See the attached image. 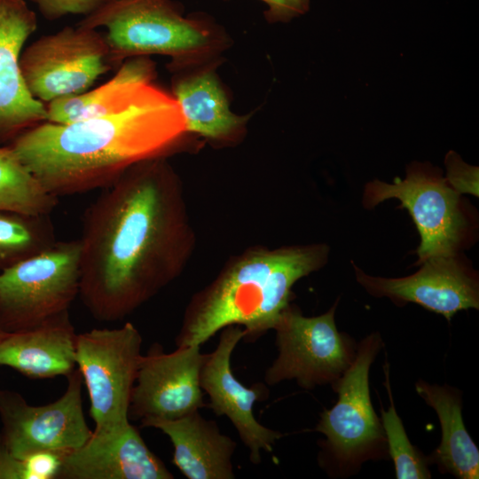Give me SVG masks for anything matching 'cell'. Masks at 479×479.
I'll return each instance as SVG.
<instances>
[{"instance_id": "1", "label": "cell", "mask_w": 479, "mask_h": 479, "mask_svg": "<svg viewBox=\"0 0 479 479\" xmlns=\"http://www.w3.org/2000/svg\"><path fill=\"white\" fill-rule=\"evenodd\" d=\"M79 297L120 321L178 278L196 247L183 183L167 157L139 161L84 210Z\"/></svg>"}, {"instance_id": "2", "label": "cell", "mask_w": 479, "mask_h": 479, "mask_svg": "<svg viewBox=\"0 0 479 479\" xmlns=\"http://www.w3.org/2000/svg\"><path fill=\"white\" fill-rule=\"evenodd\" d=\"M189 137L178 103L153 81L112 112L67 124L45 121L8 145L59 198L102 189L139 161L167 157Z\"/></svg>"}, {"instance_id": "3", "label": "cell", "mask_w": 479, "mask_h": 479, "mask_svg": "<svg viewBox=\"0 0 479 479\" xmlns=\"http://www.w3.org/2000/svg\"><path fill=\"white\" fill-rule=\"evenodd\" d=\"M325 244L251 247L232 256L216 277L195 293L183 316L176 345H201L229 326H243L255 342L273 329L302 278L327 262Z\"/></svg>"}, {"instance_id": "4", "label": "cell", "mask_w": 479, "mask_h": 479, "mask_svg": "<svg viewBox=\"0 0 479 479\" xmlns=\"http://www.w3.org/2000/svg\"><path fill=\"white\" fill-rule=\"evenodd\" d=\"M77 25L106 29L114 67L130 58L162 55L173 73L219 61L231 45L222 27L204 15L185 16L172 0H107Z\"/></svg>"}, {"instance_id": "5", "label": "cell", "mask_w": 479, "mask_h": 479, "mask_svg": "<svg viewBox=\"0 0 479 479\" xmlns=\"http://www.w3.org/2000/svg\"><path fill=\"white\" fill-rule=\"evenodd\" d=\"M378 332L357 343L349 367L331 387L338 399L331 409L324 410L314 431L324 435L318 442L319 467L331 478L357 475L367 461L389 459L386 436L370 396L369 373L383 348Z\"/></svg>"}, {"instance_id": "6", "label": "cell", "mask_w": 479, "mask_h": 479, "mask_svg": "<svg viewBox=\"0 0 479 479\" xmlns=\"http://www.w3.org/2000/svg\"><path fill=\"white\" fill-rule=\"evenodd\" d=\"M79 289V240L56 241L0 271V329L26 330L69 311Z\"/></svg>"}, {"instance_id": "7", "label": "cell", "mask_w": 479, "mask_h": 479, "mask_svg": "<svg viewBox=\"0 0 479 479\" xmlns=\"http://www.w3.org/2000/svg\"><path fill=\"white\" fill-rule=\"evenodd\" d=\"M142 342L131 322L77 334L75 364L90 398L93 436L118 434L130 424V404Z\"/></svg>"}, {"instance_id": "8", "label": "cell", "mask_w": 479, "mask_h": 479, "mask_svg": "<svg viewBox=\"0 0 479 479\" xmlns=\"http://www.w3.org/2000/svg\"><path fill=\"white\" fill-rule=\"evenodd\" d=\"M340 298L325 313L305 317L289 304L274 326L277 358L264 374L268 385L294 380L305 390L332 385L355 358L357 342L338 331L335 310Z\"/></svg>"}, {"instance_id": "9", "label": "cell", "mask_w": 479, "mask_h": 479, "mask_svg": "<svg viewBox=\"0 0 479 479\" xmlns=\"http://www.w3.org/2000/svg\"><path fill=\"white\" fill-rule=\"evenodd\" d=\"M388 199L399 200L417 226L420 243L416 264L458 254L467 240L469 222L460 194L448 185L441 170L413 162L404 179L396 177L392 184L374 180L365 185L363 205L366 208Z\"/></svg>"}, {"instance_id": "10", "label": "cell", "mask_w": 479, "mask_h": 479, "mask_svg": "<svg viewBox=\"0 0 479 479\" xmlns=\"http://www.w3.org/2000/svg\"><path fill=\"white\" fill-rule=\"evenodd\" d=\"M20 67L30 94L46 105L90 90L114 67L104 35L76 25L34 41L23 49Z\"/></svg>"}, {"instance_id": "11", "label": "cell", "mask_w": 479, "mask_h": 479, "mask_svg": "<svg viewBox=\"0 0 479 479\" xmlns=\"http://www.w3.org/2000/svg\"><path fill=\"white\" fill-rule=\"evenodd\" d=\"M65 392L55 401L33 405L14 390L0 389V430L19 459L44 453L65 455L90 437L82 406V378L77 368L67 376Z\"/></svg>"}, {"instance_id": "12", "label": "cell", "mask_w": 479, "mask_h": 479, "mask_svg": "<svg viewBox=\"0 0 479 479\" xmlns=\"http://www.w3.org/2000/svg\"><path fill=\"white\" fill-rule=\"evenodd\" d=\"M206 354L200 345L164 352L153 344L142 355L132 389L130 418L141 425L183 417L205 406L200 377Z\"/></svg>"}, {"instance_id": "13", "label": "cell", "mask_w": 479, "mask_h": 479, "mask_svg": "<svg viewBox=\"0 0 479 479\" xmlns=\"http://www.w3.org/2000/svg\"><path fill=\"white\" fill-rule=\"evenodd\" d=\"M415 273L388 279L367 275L353 264L357 281L375 297H387L397 306L409 302L443 315L448 321L459 311L479 309L476 272L457 255L434 256Z\"/></svg>"}, {"instance_id": "14", "label": "cell", "mask_w": 479, "mask_h": 479, "mask_svg": "<svg viewBox=\"0 0 479 479\" xmlns=\"http://www.w3.org/2000/svg\"><path fill=\"white\" fill-rule=\"evenodd\" d=\"M216 348L203 363L200 382L208 396V407L217 416H226L246 447L253 464L262 461V452H271L273 444L284 435L261 424L254 415L256 401L268 397V389L262 383L250 388L243 385L234 375L231 358L237 344L245 338V330L229 326L221 330Z\"/></svg>"}, {"instance_id": "15", "label": "cell", "mask_w": 479, "mask_h": 479, "mask_svg": "<svg viewBox=\"0 0 479 479\" xmlns=\"http://www.w3.org/2000/svg\"><path fill=\"white\" fill-rule=\"evenodd\" d=\"M36 27V15L25 1L0 0V145L46 121V105L30 94L20 67Z\"/></svg>"}, {"instance_id": "16", "label": "cell", "mask_w": 479, "mask_h": 479, "mask_svg": "<svg viewBox=\"0 0 479 479\" xmlns=\"http://www.w3.org/2000/svg\"><path fill=\"white\" fill-rule=\"evenodd\" d=\"M218 65L215 61L173 72L171 94L180 106L188 134L227 146L244 137L249 115L231 110L216 72Z\"/></svg>"}, {"instance_id": "17", "label": "cell", "mask_w": 479, "mask_h": 479, "mask_svg": "<svg viewBox=\"0 0 479 479\" xmlns=\"http://www.w3.org/2000/svg\"><path fill=\"white\" fill-rule=\"evenodd\" d=\"M164 462L131 424L118 434H91L77 450L62 456L57 479H173Z\"/></svg>"}, {"instance_id": "18", "label": "cell", "mask_w": 479, "mask_h": 479, "mask_svg": "<svg viewBox=\"0 0 479 479\" xmlns=\"http://www.w3.org/2000/svg\"><path fill=\"white\" fill-rule=\"evenodd\" d=\"M77 334L69 311L0 339V365L30 379L69 375L75 368Z\"/></svg>"}, {"instance_id": "19", "label": "cell", "mask_w": 479, "mask_h": 479, "mask_svg": "<svg viewBox=\"0 0 479 479\" xmlns=\"http://www.w3.org/2000/svg\"><path fill=\"white\" fill-rule=\"evenodd\" d=\"M143 427L157 428L169 438L174 450L172 463L188 479L235 478L232 456L236 442L199 410L175 420H152Z\"/></svg>"}, {"instance_id": "20", "label": "cell", "mask_w": 479, "mask_h": 479, "mask_svg": "<svg viewBox=\"0 0 479 479\" xmlns=\"http://www.w3.org/2000/svg\"><path fill=\"white\" fill-rule=\"evenodd\" d=\"M417 394L432 407L441 425V441L428 456L439 472L459 479L479 478V450L469 436L462 418V392L450 385L415 383Z\"/></svg>"}, {"instance_id": "21", "label": "cell", "mask_w": 479, "mask_h": 479, "mask_svg": "<svg viewBox=\"0 0 479 479\" xmlns=\"http://www.w3.org/2000/svg\"><path fill=\"white\" fill-rule=\"evenodd\" d=\"M119 67L109 81L96 89L46 104V121L67 124L106 114L127 104L156 79L155 64L147 56L127 59Z\"/></svg>"}, {"instance_id": "22", "label": "cell", "mask_w": 479, "mask_h": 479, "mask_svg": "<svg viewBox=\"0 0 479 479\" xmlns=\"http://www.w3.org/2000/svg\"><path fill=\"white\" fill-rule=\"evenodd\" d=\"M58 201L9 145H0V210L48 216Z\"/></svg>"}, {"instance_id": "23", "label": "cell", "mask_w": 479, "mask_h": 479, "mask_svg": "<svg viewBox=\"0 0 479 479\" xmlns=\"http://www.w3.org/2000/svg\"><path fill=\"white\" fill-rule=\"evenodd\" d=\"M56 241L50 215L0 210V271L47 249Z\"/></svg>"}, {"instance_id": "24", "label": "cell", "mask_w": 479, "mask_h": 479, "mask_svg": "<svg viewBox=\"0 0 479 479\" xmlns=\"http://www.w3.org/2000/svg\"><path fill=\"white\" fill-rule=\"evenodd\" d=\"M385 362L383 384L389 396V405L387 410L381 406L380 419L387 439L389 456L395 466L396 478H431L428 456L412 444L396 410L389 379V365L387 359Z\"/></svg>"}, {"instance_id": "25", "label": "cell", "mask_w": 479, "mask_h": 479, "mask_svg": "<svg viewBox=\"0 0 479 479\" xmlns=\"http://www.w3.org/2000/svg\"><path fill=\"white\" fill-rule=\"evenodd\" d=\"M448 185L459 194L470 193L478 196V167L464 162L459 154L450 151L444 161Z\"/></svg>"}, {"instance_id": "26", "label": "cell", "mask_w": 479, "mask_h": 479, "mask_svg": "<svg viewBox=\"0 0 479 479\" xmlns=\"http://www.w3.org/2000/svg\"><path fill=\"white\" fill-rule=\"evenodd\" d=\"M44 18L56 20L69 14L84 17L98 10L107 0H34Z\"/></svg>"}, {"instance_id": "27", "label": "cell", "mask_w": 479, "mask_h": 479, "mask_svg": "<svg viewBox=\"0 0 479 479\" xmlns=\"http://www.w3.org/2000/svg\"><path fill=\"white\" fill-rule=\"evenodd\" d=\"M268 6L264 12L267 21L287 22L304 14L310 6V0H261Z\"/></svg>"}, {"instance_id": "28", "label": "cell", "mask_w": 479, "mask_h": 479, "mask_svg": "<svg viewBox=\"0 0 479 479\" xmlns=\"http://www.w3.org/2000/svg\"><path fill=\"white\" fill-rule=\"evenodd\" d=\"M0 479H34L29 461L14 456L0 432Z\"/></svg>"}, {"instance_id": "29", "label": "cell", "mask_w": 479, "mask_h": 479, "mask_svg": "<svg viewBox=\"0 0 479 479\" xmlns=\"http://www.w3.org/2000/svg\"><path fill=\"white\" fill-rule=\"evenodd\" d=\"M5 334L1 329H0V339Z\"/></svg>"}]
</instances>
